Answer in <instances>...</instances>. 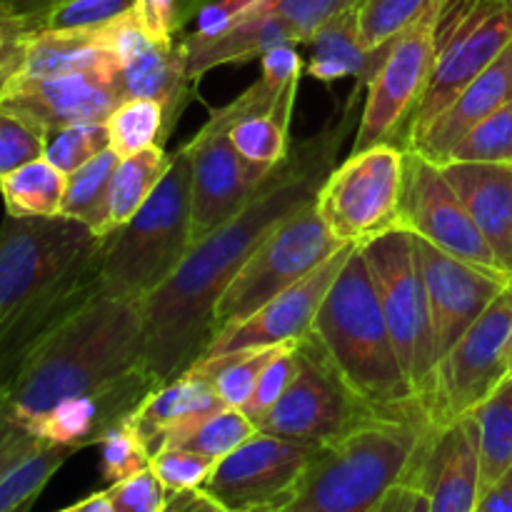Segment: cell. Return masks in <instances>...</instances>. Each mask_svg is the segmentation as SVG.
I'll return each mask as SVG.
<instances>
[{
  "label": "cell",
  "mask_w": 512,
  "mask_h": 512,
  "mask_svg": "<svg viewBox=\"0 0 512 512\" xmlns=\"http://www.w3.org/2000/svg\"><path fill=\"white\" fill-rule=\"evenodd\" d=\"M118 73L68 75H10L0 103L33 120L45 135L50 130L80 123H108L110 113L123 103Z\"/></svg>",
  "instance_id": "cell-19"
},
{
  "label": "cell",
  "mask_w": 512,
  "mask_h": 512,
  "mask_svg": "<svg viewBox=\"0 0 512 512\" xmlns=\"http://www.w3.org/2000/svg\"><path fill=\"white\" fill-rule=\"evenodd\" d=\"M448 160H465V163H512V100L480 120L458 140ZM443 165V163H440Z\"/></svg>",
  "instance_id": "cell-37"
},
{
  "label": "cell",
  "mask_w": 512,
  "mask_h": 512,
  "mask_svg": "<svg viewBox=\"0 0 512 512\" xmlns=\"http://www.w3.org/2000/svg\"><path fill=\"white\" fill-rule=\"evenodd\" d=\"M473 512H512V468L498 483H493L485 493H480Z\"/></svg>",
  "instance_id": "cell-50"
},
{
  "label": "cell",
  "mask_w": 512,
  "mask_h": 512,
  "mask_svg": "<svg viewBox=\"0 0 512 512\" xmlns=\"http://www.w3.org/2000/svg\"><path fill=\"white\" fill-rule=\"evenodd\" d=\"M512 40V0H448L440 13L433 78L408 148Z\"/></svg>",
  "instance_id": "cell-11"
},
{
  "label": "cell",
  "mask_w": 512,
  "mask_h": 512,
  "mask_svg": "<svg viewBox=\"0 0 512 512\" xmlns=\"http://www.w3.org/2000/svg\"><path fill=\"white\" fill-rule=\"evenodd\" d=\"M340 248H345V243L323 223L315 200L295 210L258 245L220 295L215 305V335L243 323L268 300L320 268Z\"/></svg>",
  "instance_id": "cell-7"
},
{
  "label": "cell",
  "mask_w": 512,
  "mask_h": 512,
  "mask_svg": "<svg viewBox=\"0 0 512 512\" xmlns=\"http://www.w3.org/2000/svg\"><path fill=\"white\" fill-rule=\"evenodd\" d=\"M105 243L73 218H13L0 225V388L48 330L103 290Z\"/></svg>",
  "instance_id": "cell-2"
},
{
  "label": "cell",
  "mask_w": 512,
  "mask_h": 512,
  "mask_svg": "<svg viewBox=\"0 0 512 512\" xmlns=\"http://www.w3.org/2000/svg\"><path fill=\"white\" fill-rule=\"evenodd\" d=\"M213 0H138L135 18L145 35L163 43H175L183 38L188 23L198 20Z\"/></svg>",
  "instance_id": "cell-41"
},
{
  "label": "cell",
  "mask_w": 512,
  "mask_h": 512,
  "mask_svg": "<svg viewBox=\"0 0 512 512\" xmlns=\"http://www.w3.org/2000/svg\"><path fill=\"white\" fill-rule=\"evenodd\" d=\"M508 375H512V333H510V343H508Z\"/></svg>",
  "instance_id": "cell-55"
},
{
  "label": "cell",
  "mask_w": 512,
  "mask_h": 512,
  "mask_svg": "<svg viewBox=\"0 0 512 512\" xmlns=\"http://www.w3.org/2000/svg\"><path fill=\"white\" fill-rule=\"evenodd\" d=\"M478 428L480 493L512 468V375L470 413Z\"/></svg>",
  "instance_id": "cell-30"
},
{
  "label": "cell",
  "mask_w": 512,
  "mask_h": 512,
  "mask_svg": "<svg viewBox=\"0 0 512 512\" xmlns=\"http://www.w3.org/2000/svg\"><path fill=\"white\" fill-rule=\"evenodd\" d=\"M220 408H225V403L218 398L210 380L188 370L180 378L158 385L125 423L143 440L148 453L155 455Z\"/></svg>",
  "instance_id": "cell-22"
},
{
  "label": "cell",
  "mask_w": 512,
  "mask_h": 512,
  "mask_svg": "<svg viewBox=\"0 0 512 512\" xmlns=\"http://www.w3.org/2000/svg\"><path fill=\"white\" fill-rule=\"evenodd\" d=\"M20 512H30V510H20Z\"/></svg>",
  "instance_id": "cell-59"
},
{
  "label": "cell",
  "mask_w": 512,
  "mask_h": 512,
  "mask_svg": "<svg viewBox=\"0 0 512 512\" xmlns=\"http://www.w3.org/2000/svg\"><path fill=\"white\" fill-rule=\"evenodd\" d=\"M443 8L430 10L388 45L378 70L365 85L368 95L360 108V123L350 153H360L373 145H398L408 150L413 120L433 78Z\"/></svg>",
  "instance_id": "cell-9"
},
{
  "label": "cell",
  "mask_w": 512,
  "mask_h": 512,
  "mask_svg": "<svg viewBox=\"0 0 512 512\" xmlns=\"http://www.w3.org/2000/svg\"><path fill=\"white\" fill-rule=\"evenodd\" d=\"M405 483L428 493L430 512H473L480 498L478 428L463 418L435 430Z\"/></svg>",
  "instance_id": "cell-21"
},
{
  "label": "cell",
  "mask_w": 512,
  "mask_h": 512,
  "mask_svg": "<svg viewBox=\"0 0 512 512\" xmlns=\"http://www.w3.org/2000/svg\"><path fill=\"white\" fill-rule=\"evenodd\" d=\"M218 512H228V510H218Z\"/></svg>",
  "instance_id": "cell-58"
},
{
  "label": "cell",
  "mask_w": 512,
  "mask_h": 512,
  "mask_svg": "<svg viewBox=\"0 0 512 512\" xmlns=\"http://www.w3.org/2000/svg\"><path fill=\"white\" fill-rule=\"evenodd\" d=\"M108 148V123L68 125V128L50 130V133L45 135V158H48L55 168L63 170L65 175L83 168L85 163L98 158V155L105 153Z\"/></svg>",
  "instance_id": "cell-38"
},
{
  "label": "cell",
  "mask_w": 512,
  "mask_h": 512,
  "mask_svg": "<svg viewBox=\"0 0 512 512\" xmlns=\"http://www.w3.org/2000/svg\"><path fill=\"white\" fill-rule=\"evenodd\" d=\"M33 33H38V23L20 13L10 0H0V45L20 43Z\"/></svg>",
  "instance_id": "cell-49"
},
{
  "label": "cell",
  "mask_w": 512,
  "mask_h": 512,
  "mask_svg": "<svg viewBox=\"0 0 512 512\" xmlns=\"http://www.w3.org/2000/svg\"><path fill=\"white\" fill-rule=\"evenodd\" d=\"M283 512H320V510H293V508H290V510H283Z\"/></svg>",
  "instance_id": "cell-56"
},
{
  "label": "cell",
  "mask_w": 512,
  "mask_h": 512,
  "mask_svg": "<svg viewBox=\"0 0 512 512\" xmlns=\"http://www.w3.org/2000/svg\"><path fill=\"white\" fill-rule=\"evenodd\" d=\"M358 3L360 0H260L268 13L278 15L295 30L300 43H308L328 20Z\"/></svg>",
  "instance_id": "cell-45"
},
{
  "label": "cell",
  "mask_w": 512,
  "mask_h": 512,
  "mask_svg": "<svg viewBox=\"0 0 512 512\" xmlns=\"http://www.w3.org/2000/svg\"><path fill=\"white\" fill-rule=\"evenodd\" d=\"M100 283L108 295L145 300L178 270L193 248V168L188 150L170 158L148 203L105 235Z\"/></svg>",
  "instance_id": "cell-6"
},
{
  "label": "cell",
  "mask_w": 512,
  "mask_h": 512,
  "mask_svg": "<svg viewBox=\"0 0 512 512\" xmlns=\"http://www.w3.org/2000/svg\"><path fill=\"white\" fill-rule=\"evenodd\" d=\"M73 512H115V510H113V503H110L108 493L103 490V493H93L85 500H80V503H75Z\"/></svg>",
  "instance_id": "cell-54"
},
{
  "label": "cell",
  "mask_w": 512,
  "mask_h": 512,
  "mask_svg": "<svg viewBox=\"0 0 512 512\" xmlns=\"http://www.w3.org/2000/svg\"><path fill=\"white\" fill-rule=\"evenodd\" d=\"M150 468L168 493H180V490L203 488L205 480L213 473L215 460L185 448H163L153 455Z\"/></svg>",
  "instance_id": "cell-44"
},
{
  "label": "cell",
  "mask_w": 512,
  "mask_h": 512,
  "mask_svg": "<svg viewBox=\"0 0 512 512\" xmlns=\"http://www.w3.org/2000/svg\"><path fill=\"white\" fill-rule=\"evenodd\" d=\"M118 163L120 155L108 148L105 153H100L98 158L85 163L83 168L70 173L60 215L80 220V223L88 225L95 235L103 238L105 218H108L110 178H113Z\"/></svg>",
  "instance_id": "cell-31"
},
{
  "label": "cell",
  "mask_w": 512,
  "mask_h": 512,
  "mask_svg": "<svg viewBox=\"0 0 512 512\" xmlns=\"http://www.w3.org/2000/svg\"><path fill=\"white\" fill-rule=\"evenodd\" d=\"M23 433L25 428L13 418V413L8 408V400H5V390L0 388V460H3V455L13 448V443Z\"/></svg>",
  "instance_id": "cell-51"
},
{
  "label": "cell",
  "mask_w": 512,
  "mask_h": 512,
  "mask_svg": "<svg viewBox=\"0 0 512 512\" xmlns=\"http://www.w3.org/2000/svg\"><path fill=\"white\" fill-rule=\"evenodd\" d=\"M110 150L128 158L153 145H165L170 138L165 125V108L158 100L128 98L108 118Z\"/></svg>",
  "instance_id": "cell-33"
},
{
  "label": "cell",
  "mask_w": 512,
  "mask_h": 512,
  "mask_svg": "<svg viewBox=\"0 0 512 512\" xmlns=\"http://www.w3.org/2000/svg\"><path fill=\"white\" fill-rule=\"evenodd\" d=\"M375 512H430V500L420 485L400 483L385 495Z\"/></svg>",
  "instance_id": "cell-48"
},
{
  "label": "cell",
  "mask_w": 512,
  "mask_h": 512,
  "mask_svg": "<svg viewBox=\"0 0 512 512\" xmlns=\"http://www.w3.org/2000/svg\"><path fill=\"white\" fill-rule=\"evenodd\" d=\"M445 3L448 0H360V40L368 50L385 48L410 25Z\"/></svg>",
  "instance_id": "cell-34"
},
{
  "label": "cell",
  "mask_w": 512,
  "mask_h": 512,
  "mask_svg": "<svg viewBox=\"0 0 512 512\" xmlns=\"http://www.w3.org/2000/svg\"><path fill=\"white\" fill-rule=\"evenodd\" d=\"M255 3H258V0H213V3L198 15V20H195V23H198L195 33L198 35L220 33V30H225L228 25H233L245 10L253 8Z\"/></svg>",
  "instance_id": "cell-47"
},
{
  "label": "cell",
  "mask_w": 512,
  "mask_h": 512,
  "mask_svg": "<svg viewBox=\"0 0 512 512\" xmlns=\"http://www.w3.org/2000/svg\"><path fill=\"white\" fill-rule=\"evenodd\" d=\"M170 158L163 145H153L140 153L120 158L108 190V218H105L103 238L113 230L123 228L153 195L163 175L168 173Z\"/></svg>",
  "instance_id": "cell-28"
},
{
  "label": "cell",
  "mask_w": 512,
  "mask_h": 512,
  "mask_svg": "<svg viewBox=\"0 0 512 512\" xmlns=\"http://www.w3.org/2000/svg\"><path fill=\"white\" fill-rule=\"evenodd\" d=\"M358 10L360 3L350 5L308 40L310 55L305 68H308L310 78L325 85H333L345 78H353L355 85H368V80L373 78L390 43L380 50L365 48L360 40Z\"/></svg>",
  "instance_id": "cell-27"
},
{
  "label": "cell",
  "mask_w": 512,
  "mask_h": 512,
  "mask_svg": "<svg viewBox=\"0 0 512 512\" xmlns=\"http://www.w3.org/2000/svg\"><path fill=\"white\" fill-rule=\"evenodd\" d=\"M138 0H60L40 18V30H95L133 13Z\"/></svg>",
  "instance_id": "cell-39"
},
{
  "label": "cell",
  "mask_w": 512,
  "mask_h": 512,
  "mask_svg": "<svg viewBox=\"0 0 512 512\" xmlns=\"http://www.w3.org/2000/svg\"><path fill=\"white\" fill-rule=\"evenodd\" d=\"M258 433V425L248 418L240 408H220L218 413L208 415L198 425L180 435L170 448H185L193 453L205 455L210 460H223L233 450H238L245 440H250Z\"/></svg>",
  "instance_id": "cell-35"
},
{
  "label": "cell",
  "mask_w": 512,
  "mask_h": 512,
  "mask_svg": "<svg viewBox=\"0 0 512 512\" xmlns=\"http://www.w3.org/2000/svg\"><path fill=\"white\" fill-rule=\"evenodd\" d=\"M355 85L343 118L290 148L283 163L240 213L193 248L155 293L143 300V370L155 385L180 378L205 355L215 338V305L258 245L303 205L313 203L338 160L340 145L358 130Z\"/></svg>",
  "instance_id": "cell-1"
},
{
  "label": "cell",
  "mask_w": 512,
  "mask_h": 512,
  "mask_svg": "<svg viewBox=\"0 0 512 512\" xmlns=\"http://www.w3.org/2000/svg\"><path fill=\"white\" fill-rule=\"evenodd\" d=\"M230 140L253 163L275 168L290 155V120L278 118V115H253L243 118L228 128Z\"/></svg>",
  "instance_id": "cell-36"
},
{
  "label": "cell",
  "mask_w": 512,
  "mask_h": 512,
  "mask_svg": "<svg viewBox=\"0 0 512 512\" xmlns=\"http://www.w3.org/2000/svg\"><path fill=\"white\" fill-rule=\"evenodd\" d=\"M433 433L425 410L373 415L318 448L290 508L373 512L390 490L405 483Z\"/></svg>",
  "instance_id": "cell-5"
},
{
  "label": "cell",
  "mask_w": 512,
  "mask_h": 512,
  "mask_svg": "<svg viewBox=\"0 0 512 512\" xmlns=\"http://www.w3.org/2000/svg\"><path fill=\"white\" fill-rule=\"evenodd\" d=\"M105 35L118 55L120 90L123 98L158 100L165 108V125L173 135L180 115L195 98L198 80L190 78L180 40L163 43L145 35L133 13L105 25Z\"/></svg>",
  "instance_id": "cell-17"
},
{
  "label": "cell",
  "mask_w": 512,
  "mask_h": 512,
  "mask_svg": "<svg viewBox=\"0 0 512 512\" xmlns=\"http://www.w3.org/2000/svg\"><path fill=\"white\" fill-rule=\"evenodd\" d=\"M353 248L355 245L340 248L338 253L330 255L320 268H315L313 273L305 275V278L300 280V283H295L293 288L275 295L273 300H268L263 308L255 310V313L250 315V318H245L243 323L233 325V328L215 335L203 358L243 353V350L273 348V345L290 343V340L308 338L315 315H318L330 285L338 278L340 268H343L345 258H348Z\"/></svg>",
  "instance_id": "cell-20"
},
{
  "label": "cell",
  "mask_w": 512,
  "mask_h": 512,
  "mask_svg": "<svg viewBox=\"0 0 512 512\" xmlns=\"http://www.w3.org/2000/svg\"><path fill=\"white\" fill-rule=\"evenodd\" d=\"M440 168L495 258L512 275V163L448 160Z\"/></svg>",
  "instance_id": "cell-24"
},
{
  "label": "cell",
  "mask_w": 512,
  "mask_h": 512,
  "mask_svg": "<svg viewBox=\"0 0 512 512\" xmlns=\"http://www.w3.org/2000/svg\"><path fill=\"white\" fill-rule=\"evenodd\" d=\"M305 340L313 343L340 380L378 413L423 410L395 353L360 245L345 258Z\"/></svg>",
  "instance_id": "cell-4"
},
{
  "label": "cell",
  "mask_w": 512,
  "mask_h": 512,
  "mask_svg": "<svg viewBox=\"0 0 512 512\" xmlns=\"http://www.w3.org/2000/svg\"><path fill=\"white\" fill-rule=\"evenodd\" d=\"M512 333V280L468 333L435 363L420 395L435 430L468 418L505 378Z\"/></svg>",
  "instance_id": "cell-10"
},
{
  "label": "cell",
  "mask_w": 512,
  "mask_h": 512,
  "mask_svg": "<svg viewBox=\"0 0 512 512\" xmlns=\"http://www.w3.org/2000/svg\"><path fill=\"white\" fill-rule=\"evenodd\" d=\"M45 155V133L20 115L18 110L0 103V178L20 165Z\"/></svg>",
  "instance_id": "cell-40"
},
{
  "label": "cell",
  "mask_w": 512,
  "mask_h": 512,
  "mask_svg": "<svg viewBox=\"0 0 512 512\" xmlns=\"http://www.w3.org/2000/svg\"><path fill=\"white\" fill-rule=\"evenodd\" d=\"M100 473H103L105 483L113 485L118 480L130 478V475L140 473V470L150 468L153 455L143 445V440L135 435V430L128 423L115 425L113 430L100 438Z\"/></svg>",
  "instance_id": "cell-42"
},
{
  "label": "cell",
  "mask_w": 512,
  "mask_h": 512,
  "mask_svg": "<svg viewBox=\"0 0 512 512\" xmlns=\"http://www.w3.org/2000/svg\"><path fill=\"white\" fill-rule=\"evenodd\" d=\"M68 73H118V55L103 28L95 30H38L23 40L18 75H68Z\"/></svg>",
  "instance_id": "cell-26"
},
{
  "label": "cell",
  "mask_w": 512,
  "mask_h": 512,
  "mask_svg": "<svg viewBox=\"0 0 512 512\" xmlns=\"http://www.w3.org/2000/svg\"><path fill=\"white\" fill-rule=\"evenodd\" d=\"M512 100V40L508 48L410 143L408 150L433 160L445 163L450 150L470 128L493 115Z\"/></svg>",
  "instance_id": "cell-23"
},
{
  "label": "cell",
  "mask_w": 512,
  "mask_h": 512,
  "mask_svg": "<svg viewBox=\"0 0 512 512\" xmlns=\"http://www.w3.org/2000/svg\"><path fill=\"white\" fill-rule=\"evenodd\" d=\"M373 415H378V410L365 405L340 380L315 345L303 340L293 383L265 415L258 430L275 438L323 448Z\"/></svg>",
  "instance_id": "cell-13"
},
{
  "label": "cell",
  "mask_w": 512,
  "mask_h": 512,
  "mask_svg": "<svg viewBox=\"0 0 512 512\" xmlns=\"http://www.w3.org/2000/svg\"><path fill=\"white\" fill-rule=\"evenodd\" d=\"M10 3H13L23 15L33 18L35 23H38V30H40V18H43V15L48 13L55 3H60V0H10Z\"/></svg>",
  "instance_id": "cell-53"
},
{
  "label": "cell",
  "mask_w": 512,
  "mask_h": 512,
  "mask_svg": "<svg viewBox=\"0 0 512 512\" xmlns=\"http://www.w3.org/2000/svg\"><path fill=\"white\" fill-rule=\"evenodd\" d=\"M398 228L465 263L493 273H508L455 190L450 188L443 168L413 150H408V175Z\"/></svg>",
  "instance_id": "cell-15"
},
{
  "label": "cell",
  "mask_w": 512,
  "mask_h": 512,
  "mask_svg": "<svg viewBox=\"0 0 512 512\" xmlns=\"http://www.w3.org/2000/svg\"><path fill=\"white\" fill-rule=\"evenodd\" d=\"M108 498L115 512H163L168 490L153 468H145L130 478L108 485Z\"/></svg>",
  "instance_id": "cell-46"
},
{
  "label": "cell",
  "mask_w": 512,
  "mask_h": 512,
  "mask_svg": "<svg viewBox=\"0 0 512 512\" xmlns=\"http://www.w3.org/2000/svg\"><path fill=\"white\" fill-rule=\"evenodd\" d=\"M373 512H375V510H373Z\"/></svg>",
  "instance_id": "cell-60"
},
{
  "label": "cell",
  "mask_w": 512,
  "mask_h": 512,
  "mask_svg": "<svg viewBox=\"0 0 512 512\" xmlns=\"http://www.w3.org/2000/svg\"><path fill=\"white\" fill-rule=\"evenodd\" d=\"M143 370V300L100 290L43 335L3 385L13 418L33 430L55 405L105 393Z\"/></svg>",
  "instance_id": "cell-3"
},
{
  "label": "cell",
  "mask_w": 512,
  "mask_h": 512,
  "mask_svg": "<svg viewBox=\"0 0 512 512\" xmlns=\"http://www.w3.org/2000/svg\"><path fill=\"white\" fill-rule=\"evenodd\" d=\"M360 248L368 260L395 353L420 400L438 360L415 240L408 230L395 228Z\"/></svg>",
  "instance_id": "cell-12"
},
{
  "label": "cell",
  "mask_w": 512,
  "mask_h": 512,
  "mask_svg": "<svg viewBox=\"0 0 512 512\" xmlns=\"http://www.w3.org/2000/svg\"><path fill=\"white\" fill-rule=\"evenodd\" d=\"M300 343H303V340H293V343L283 345V350H280V353L270 360L268 368L263 370V375H260L258 385H255L248 403L240 408L255 425L263 423L265 415L273 410V405L283 398L288 385L293 383L295 370H298Z\"/></svg>",
  "instance_id": "cell-43"
},
{
  "label": "cell",
  "mask_w": 512,
  "mask_h": 512,
  "mask_svg": "<svg viewBox=\"0 0 512 512\" xmlns=\"http://www.w3.org/2000/svg\"><path fill=\"white\" fill-rule=\"evenodd\" d=\"M60 512H73V505H70V508H65V510H60Z\"/></svg>",
  "instance_id": "cell-57"
},
{
  "label": "cell",
  "mask_w": 512,
  "mask_h": 512,
  "mask_svg": "<svg viewBox=\"0 0 512 512\" xmlns=\"http://www.w3.org/2000/svg\"><path fill=\"white\" fill-rule=\"evenodd\" d=\"M298 43L300 38L295 35V30L278 15L268 13L260 5V0L220 33H190L180 38L188 73L193 80H200L208 70L218 68V65L248 63V60L263 58L270 48Z\"/></svg>",
  "instance_id": "cell-25"
},
{
  "label": "cell",
  "mask_w": 512,
  "mask_h": 512,
  "mask_svg": "<svg viewBox=\"0 0 512 512\" xmlns=\"http://www.w3.org/2000/svg\"><path fill=\"white\" fill-rule=\"evenodd\" d=\"M318 448L255 433L238 450L218 460L203 490L228 512L288 510L298 498Z\"/></svg>",
  "instance_id": "cell-14"
},
{
  "label": "cell",
  "mask_w": 512,
  "mask_h": 512,
  "mask_svg": "<svg viewBox=\"0 0 512 512\" xmlns=\"http://www.w3.org/2000/svg\"><path fill=\"white\" fill-rule=\"evenodd\" d=\"M193 168V243L250 203L270 170L238 153L225 130L203 125L183 145Z\"/></svg>",
  "instance_id": "cell-18"
},
{
  "label": "cell",
  "mask_w": 512,
  "mask_h": 512,
  "mask_svg": "<svg viewBox=\"0 0 512 512\" xmlns=\"http://www.w3.org/2000/svg\"><path fill=\"white\" fill-rule=\"evenodd\" d=\"M20 58H23V40L20 43L0 45V93H3L10 75L18 73Z\"/></svg>",
  "instance_id": "cell-52"
},
{
  "label": "cell",
  "mask_w": 512,
  "mask_h": 512,
  "mask_svg": "<svg viewBox=\"0 0 512 512\" xmlns=\"http://www.w3.org/2000/svg\"><path fill=\"white\" fill-rule=\"evenodd\" d=\"M290 343H293V340H290ZM283 345L203 358L190 370L205 375L225 405H230V408H243V405L248 403L250 395H253L263 370L268 368L270 360L283 350Z\"/></svg>",
  "instance_id": "cell-32"
},
{
  "label": "cell",
  "mask_w": 512,
  "mask_h": 512,
  "mask_svg": "<svg viewBox=\"0 0 512 512\" xmlns=\"http://www.w3.org/2000/svg\"><path fill=\"white\" fill-rule=\"evenodd\" d=\"M68 175L48 158L30 160L0 178L5 215L13 218H58L63 210Z\"/></svg>",
  "instance_id": "cell-29"
},
{
  "label": "cell",
  "mask_w": 512,
  "mask_h": 512,
  "mask_svg": "<svg viewBox=\"0 0 512 512\" xmlns=\"http://www.w3.org/2000/svg\"><path fill=\"white\" fill-rule=\"evenodd\" d=\"M413 240L428 293L435 360H440L508 288L512 275L465 263L415 235Z\"/></svg>",
  "instance_id": "cell-16"
},
{
  "label": "cell",
  "mask_w": 512,
  "mask_h": 512,
  "mask_svg": "<svg viewBox=\"0 0 512 512\" xmlns=\"http://www.w3.org/2000/svg\"><path fill=\"white\" fill-rule=\"evenodd\" d=\"M408 175V150L373 145L350 153L330 170L315 195V210L345 245H365L398 228Z\"/></svg>",
  "instance_id": "cell-8"
}]
</instances>
